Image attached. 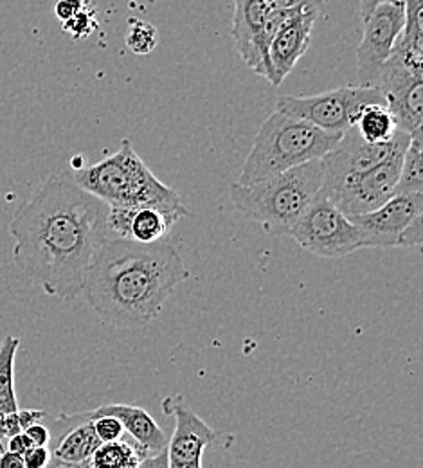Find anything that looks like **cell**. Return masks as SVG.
<instances>
[{
	"mask_svg": "<svg viewBox=\"0 0 423 468\" xmlns=\"http://www.w3.org/2000/svg\"><path fill=\"white\" fill-rule=\"evenodd\" d=\"M107 215L109 204L72 176H49L11 218L15 265L48 295L74 301L94 252L111 236Z\"/></svg>",
	"mask_w": 423,
	"mask_h": 468,
	"instance_id": "obj_1",
	"label": "cell"
},
{
	"mask_svg": "<svg viewBox=\"0 0 423 468\" xmlns=\"http://www.w3.org/2000/svg\"><path fill=\"white\" fill-rule=\"evenodd\" d=\"M189 276L181 252L170 241L137 243L107 236L92 256L81 293L103 323L139 330L157 319L168 297Z\"/></svg>",
	"mask_w": 423,
	"mask_h": 468,
	"instance_id": "obj_2",
	"label": "cell"
},
{
	"mask_svg": "<svg viewBox=\"0 0 423 468\" xmlns=\"http://www.w3.org/2000/svg\"><path fill=\"white\" fill-rule=\"evenodd\" d=\"M72 178L79 187L109 206L153 207L175 224L191 215L181 195L153 176L133 150L130 139H122L114 155L92 166L79 168Z\"/></svg>",
	"mask_w": 423,
	"mask_h": 468,
	"instance_id": "obj_3",
	"label": "cell"
},
{
	"mask_svg": "<svg viewBox=\"0 0 423 468\" xmlns=\"http://www.w3.org/2000/svg\"><path fill=\"white\" fill-rule=\"evenodd\" d=\"M323 159H315L267 176L254 184L231 187L233 206L245 218L258 222L270 236H291V231L323 187Z\"/></svg>",
	"mask_w": 423,
	"mask_h": 468,
	"instance_id": "obj_4",
	"label": "cell"
},
{
	"mask_svg": "<svg viewBox=\"0 0 423 468\" xmlns=\"http://www.w3.org/2000/svg\"><path fill=\"white\" fill-rule=\"evenodd\" d=\"M343 132L323 130L300 117L272 112L259 126L238 184H254L304 163L323 159L341 141Z\"/></svg>",
	"mask_w": 423,
	"mask_h": 468,
	"instance_id": "obj_5",
	"label": "cell"
},
{
	"mask_svg": "<svg viewBox=\"0 0 423 468\" xmlns=\"http://www.w3.org/2000/svg\"><path fill=\"white\" fill-rule=\"evenodd\" d=\"M371 103H386L375 87H341L315 96H280L276 111L300 117L328 132H346L354 126L361 109Z\"/></svg>",
	"mask_w": 423,
	"mask_h": 468,
	"instance_id": "obj_6",
	"label": "cell"
},
{
	"mask_svg": "<svg viewBox=\"0 0 423 468\" xmlns=\"http://www.w3.org/2000/svg\"><path fill=\"white\" fill-rule=\"evenodd\" d=\"M291 238L319 258H344L364 249L359 228L323 191L302 213Z\"/></svg>",
	"mask_w": 423,
	"mask_h": 468,
	"instance_id": "obj_7",
	"label": "cell"
},
{
	"mask_svg": "<svg viewBox=\"0 0 423 468\" xmlns=\"http://www.w3.org/2000/svg\"><path fill=\"white\" fill-rule=\"evenodd\" d=\"M411 135H406L397 148L376 166L359 176L346 178L328 198L346 215H363L378 209L397 195L402 159Z\"/></svg>",
	"mask_w": 423,
	"mask_h": 468,
	"instance_id": "obj_8",
	"label": "cell"
},
{
	"mask_svg": "<svg viewBox=\"0 0 423 468\" xmlns=\"http://www.w3.org/2000/svg\"><path fill=\"white\" fill-rule=\"evenodd\" d=\"M161 408L164 414L175 420L174 434L166 445L170 468H202V456L209 445L233 438L207 425L195 410L187 408L182 395L163 399Z\"/></svg>",
	"mask_w": 423,
	"mask_h": 468,
	"instance_id": "obj_9",
	"label": "cell"
},
{
	"mask_svg": "<svg viewBox=\"0 0 423 468\" xmlns=\"http://www.w3.org/2000/svg\"><path fill=\"white\" fill-rule=\"evenodd\" d=\"M406 22L404 4H382L363 20V40L357 48V80L373 87L382 65L400 37Z\"/></svg>",
	"mask_w": 423,
	"mask_h": 468,
	"instance_id": "obj_10",
	"label": "cell"
},
{
	"mask_svg": "<svg viewBox=\"0 0 423 468\" xmlns=\"http://www.w3.org/2000/svg\"><path fill=\"white\" fill-rule=\"evenodd\" d=\"M406 135L409 133L397 130L391 141L371 144V143H365L357 133V130L352 126L343 133L337 146L323 157L324 176H323L321 191L326 197H330L346 178L371 170L373 166L382 163Z\"/></svg>",
	"mask_w": 423,
	"mask_h": 468,
	"instance_id": "obj_11",
	"label": "cell"
},
{
	"mask_svg": "<svg viewBox=\"0 0 423 468\" xmlns=\"http://www.w3.org/2000/svg\"><path fill=\"white\" fill-rule=\"evenodd\" d=\"M423 215L422 193L395 195L375 211L348 217L363 234L364 249L398 247L402 233L409 224Z\"/></svg>",
	"mask_w": 423,
	"mask_h": 468,
	"instance_id": "obj_12",
	"label": "cell"
},
{
	"mask_svg": "<svg viewBox=\"0 0 423 468\" xmlns=\"http://www.w3.org/2000/svg\"><path fill=\"white\" fill-rule=\"evenodd\" d=\"M270 7L265 0H235L231 35L243 63L258 76L274 83L269 51L263 42Z\"/></svg>",
	"mask_w": 423,
	"mask_h": 468,
	"instance_id": "obj_13",
	"label": "cell"
},
{
	"mask_svg": "<svg viewBox=\"0 0 423 468\" xmlns=\"http://www.w3.org/2000/svg\"><path fill=\"white\" fill-rule=\"evenodd\" d=\"M49 431L51 465L78 467L85 463L90 454L101 445V440L98 438L92 425L90 410L60 414Z\"/></svg>",
	"mask_w": 423,
	"mask_h": 468,
	"instance_id": "obj_14",
	"label": "cell"
},
{
	"mask_svg": "<svg viewBox=\"0 0 423 468\" xmlns=\"http://www.w3.org/2000/svg\"><path fill=\"white\" fill-rule=\"evenodd\" d=\"M319 11H306L298 18L285 24L274 37L269 48V58L274 72V87H280L283 80L294 70L296 63L308 51L312 42V29Z\"/></svg>",
	"mask_w": 423,
	"mask_h": 468,
	"instance_id": "obj_15",
	"label": "cell"
},
{
	"mask_svg": "<svg viewBox=\"0 0 423 468\" xmlns=\"http://www.w3.org/2000/svg\"><path fill=\"white\" fill-rule=\"evenodd\" d=\"M175 222L153 207L109 206V233L137 243H155L164 239Z\"/></svg>",
	"mask_w": 423,
	"mask_h": 468,
	"instance_id": "obj_16",
	"label": "cell"
},
{
	"mask_svg": "<svg viewBox=\"0 0 423 468\" xmlns=\"http://www.w3.org/2000/svg\"><path fill=\"white\" fill-rule=\"evenodd\" d=\"M90 410L94 416H100V414L116 416L122 421L124 434L133 438L150 454H157L164 451L168 445L166 432L143 408L126 406V404H103L98 410Z\"/></svg>",
	"mask_w": 423,
	"mask_h": 468,
	"instance_id": "obj_17",
	"label": "cell"
},
{
	"mask_svg": "<svg viewBox=\"0 0 423 468\" xmlns=\"http://www.w3.org/2000/svg\"><path fill=\"white\" fill-rule=\"evenodd\" d=\"M384 98L398 130L411 135L415 130L422 128L423 80L387 92Z\"/></svg>",
	"mask_w": 423,
	"mask_h": 468,
	"instance_id": "obj_18",
	"label": "cell"
},
{
	"mask_svg": "<svg viewBox=\"0 0 423 468\" xmlns=\"http://www.w3.org/2000/svg\"><path fill=\"white\" fill-rule=\"evenodd\" d=\"M150 452L133 438L122 434L120 440L101 443L90 458L78 468H137Z\"/></svg>",
	"mask_w": 423,
	"mask_h": 468,
	"instance_id": "obj_19",
	"label": "cell"
},
{
	"mask_svg": "<svg viewBox=\"0 0 423 468\" xmlns=\"http://www.w3.org/2000/svg\"><path fill=\"white\" fill-rule=\"evenodd\" d=\"M354 128L365 143L371 144L391 141L398 130L386 103H371L363 107L354 122Z\"/></svg>",
	"mask_w": 423,
	"mask_h": 468,
	"instance_id": "obj_20",
	"label": "cell"
},
{
	"mask_svg": "<svg viewBox=\"0 0 423 468\" xmlns=\"http://www.w3.org/2000/svg\"><path fill=\"white\" fill-rule=\"evenodd\" d=\"M423 189V128L411 133L407 150L402 159L397 195L422 193Z\"/></svg>",
	"mask_w": 423,
	"mask_h": 468,
	"instance_id": "obj_21",
	"label": "cell"
},
{
	"mask_svg": "<svg viewBox=\"0 0 423 468\" xmlns=\"http://www.w3.org/2000/svg\"><path fill=\"white\" fill-rule=\"evenodd\" d=\"M20 339L7 335L0 345V412H16L18 400L15 393V358Z\"/></svg>",
	"mask_w": 423,
	"mask_h": 468,
	"instance_id": "obj_22",
	"label": "cell"
},
{
	"mask_svg": "<svg viewBox=\"0 0 423 468\" xmlns=\"http://www.w3.org/2000/svg\"><path fill=\"white\" fill-rule=\"evenodd\" d=\"M124 44L133 55L148 57L157 48L155 26L141 18H130L124 33Z\"/></svg>",
	"mask_w": 423,
	"mask_h": 468,
	"instance_id": "obj_23",
	"label": "cell"
},
{
	"mask_svg": "<svg viewBox=\"0 0 423 468\" xmlns=\"http://www.w3.org/2000/svg\"><path fill=\"white\" fill-rule=\"evenodd\" d=\"M61 29H63V33H67L74 40L89 38L98 29V16H96L94 2L85 5L79 13H76L67 22H61Z\"/></svg>",
	"mask_w": 423,
	"mask_h": 468,
	"instance_id": "obj_24",
	"label": "cell"
},
{
	"mask_svg": "<svg viewBox=\"0 0 423 468\" xmlns=\"http://www.w3.org/2000/svg\"><path fill=\"white\" fill-rule=\"evenodd\" d=\"M90 418H92L94 431H96L98 438L101 440V443L116 441V440H120L122 434H124V429H122V421H120L116 416H111V414H100V416H94V414H92V410H90Z\"/></svg>",
	"mask_w": 423,
	"mask_h": 468,
	"instance_id": "obj_25",
	"label": "cell"
},
{
	"mask_svg": "<svg viewBox=\"0 0 423 468\" xmlns=\"http://www.w3.org/2000/svg\"><path fill=\"white\" fill-rule=\"evenodd\" d=\"M16 412H0V451L5 449V441L11 436L22 432Z\"/></svg>",
	"mask_w": 423,
	"mask_h": 468,
	"instance_id": "obj_26",
	"label": "cell"
},
{
	"mask_svg": "<svg viewBox=\"0 0 423 468\" xmlns=\"http://www.w3.org/2000/svg\"><path fill=\"white\" fill-rule=\"evenodd\" d=\"M423 243V215L417 217L409 228L402 233L398 239V247H422Z\"/></svg>",
	"mask_w": 423,
	"mask_h": 468,
	"instance_id": "obj_27",
	"label": "cell"
},
{
	"mask_svg": "<svg viewBox=\"0 0 423 468\" xmlns=\"http://www.w3.org/2000/svg\"><path fill=\"white\" fill-rule=\"evenodd\" d=\"M92 0H57L55 4V15L60 22H67L76 13H79L85 5H89Z\"/></svg>",
	"mask_w": 423,
	"mask_h": 468,
	"instance_id": "obj_28",
	"label": "cell"
},
{
	"mask_svg": "<svg viewBox=\"0 0 423 468\" xmlns=\"http://www.w3.org/2000/svg\"><path fill=\"white\" fill-rule=\"evenodd\" d=\"M22 458L26 468H48L51 462V452L49 447H31Z\"/></svg>",
	"mask_w": 423,
	"mask_h": 468,
	"instance_id": "obj_29",
	"label": "cell"
},
{
	"mask_svg": "<svg viewBox=\"0 0 423 468\" xmlns=\"http://www.w3.org/2000/svg\"><path fill=\"white\" fill-rule=\"evenodd\" d=\"M270 9H294V7H310L323 11L324 0H265Z\"/></svg>",
	"mask_w": 423,
	"mask_h": 468,
	"instance_id": "obj_30",
	"label": "cell"
},
{
	"mask_svg": "<svg viewBox=\"0 0 423 468\" xmlns=\"http://www.w3.org/2000/svg\"><path fill=\"white\" fill-rule=\"evenodd\" d=\"M24 432H26V436L31 440L33 447H49L51 431H49V427L42 425L40 421H38V423H33V425L27 427Z\"/></svg>",
	"mask_w": 423,
	"mask_h": 468,
	"instance_id": "obj_31",
	"label": "cell"
},
{
	"mask_svg": "<svg viewBox=\"0 0 423 468\" xmlns=\"http://www.w3.org/2000/svg\"><path fill=\"white\" fill-rule=\"evenodd\" d=\"M31 447H33L31 440H29V438L26 436V432L22 431V432L11 436V438L5 441V449H4V451H11V452H15V454L24 456Z\"/></svg>",
	"mask_w": 423,
	"mask_h": 468,
	"instance_id": "obj_32",
	"label": "cell"
},
{
	"mask_svg": "<svg viewBox=\"0 0 423 468\" xmlns=\"http://www.w3.org/2000/svg\"><path fill=\"white\" fill-rule=\"evenodd\" d=\"M18 423H20V429L26 431L27 427H31L33 423H38L42 420L48 418V410H18Z\"/></svg>",
	"mask_w": 423,
	"mask_h": 468,
	"instance_id": "obj_33",
	"label": "cell"
},
{
	"mask_svg": "<svg viewBox=\"0 0 423 468\" xmlns=\"http://www.w3.org/2000/svg\"><path fill=\"white\" fill-rule=\"evenodd\" d=\"M137 468H170L168 467V456H166V449L157 452V454H150L148 458H144L141 462V465Z\"/></svg>",
	"mask_w": 423,
	"mask_h": 468,
	"instance_id": "obj_34",
	"label": "cell"
},
{
	"mask_svg": "<svg viewBox=\"0 0 423 468\" xmlns=\"http://www.w3.org/2000/svg\"><path fill=\"white\" fill-rule=\"evenodd\" d=\"M0 468H26L24 458L11 451H0Z\"/></svg>",
	"mask_w": 423,
	"mask_h": 468,
	"instance_id": "obj_35",
	"label": "cell"
},
{
	"mask_svg": "<svg viewBox=\"0 0 423 468\" xmlns=\"http://www.w3.org/2000/svg\"><path fill=\"white\" fill-rule=\"evenodd\" d=\"M382 4H404V0H359V16L364 20L375 7Z\"/></svg>",
	"mask_w": 423,
	"mask_h": 468,
	"instance_id": "obj_36",
	"label": "cell"
}]
</instances>
